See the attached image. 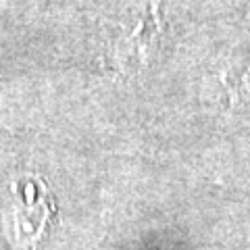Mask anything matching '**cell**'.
Listing matches in <instances>:
<instances>
[{
  "mask_svg": "<svg viewBox=\"0 0 250 250\" xmlns=\"http://www.w3.org/2000/svg\"><path fill=\"white\" fill-rule=\"evenodd\" d=\"M0 219L9 242L19 250H42L61 225L57 196L38 177L19 179L0 202Z\"/></svg>",
  "mask_w": 250,
  "mask_h": 250,
  "instance_id": "obj_1",
  "label": "cell"
}]
</instances>
